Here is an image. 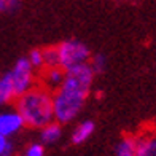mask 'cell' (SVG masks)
Here are the masks:
<instances>
[{
    "mask_svg": "<svg viewBox=\"0 0 156 156\" xmlns=\"http://www.w3.org/2000/svg\"><path fill=\"white\" fill-rule=\"evenodd\" d=\"M19 0H0V13H11L18 10Z\"/></svg>",
    "mask_w": 156,
    "mask_h": 156,
    "instance_id": "obj_17",
    "label": "cell"
},
{
    "mask_svg": "<svg viewBox=\"0 0 156 156\" xmlns=\"http://www.w3.org/2000/svg\"><path fill=\"white\" fill-rule=\"evenodd\" d=\"M43 61H45V69L46 67H59V58H58L56 46L43 48Z\"/></svg>",
    "mask_w": 156,
    "mask_h": 156,
    "instance_id": "obj_13",
    "label": "cell"
},
{
    "mask_svg": "<svg viewBox=\"0 0 156 156\" xmlns=\"http://www.w3.org/2000/svg\"><path fill=\"white\" fill-rule=\"evenodd\" d=\"M59 58V67L62 70H72L80 66H86L91 59L89 48L78 40H64L62 43L56 46Z\"/></svg>",
    "mask_w": 156,
    "mask_h": 156,
    "instance_id": "obj_3",
    "label": "cell"
},
{
    "mask_svg": "<svg viewBox=\"0 0 156 156\" xmlns=\"http://www.w3.org/2000/svg\"><path fill=\"white\" fill-rule=\"evenodd\" d=\"M24 156H45V145L41 142H34L26 148Z\"/></svg>",
    "mask_w": 156,
    "mask_h": 156,
    "instance_id": "obj_15",
    "label": "cell"
},
{
    "mask_svg": "<svg viewBox=\"0 0 156 156\" xmlns=\"http://www.w3.org/2000/svg\"><path fill=\"white\" fill-rule=\"evenodd\" d=\"M26 59H27V62L30 64V67H32V69H34L37 73H40L41 70L45 69L43 49H40V48H35V49H32V51L26 56Z\"/></svg>",
    "mask_w": 156,
    "mask_h": 156,
    "instance_id": "obj_12",
    "label": "cell"
},
{
    "mask_svg": "<svg viewBox=\"0 0 156 156\" xmlns=\"http://www.w3.org/2000/svg\"><path fill=\"white\" fill-rule=\"evenodd\" d=\"M93 81L94 72L91 70L89 64L67 70L62 84L53 93L54 121L59 124L73 121L91 93Z\"/></svg>",
    "mask_w": 156,
    "mask_h": 156,
    "instance_id": "obj_1",
    "label": "cell"
},
{
    "mask_svg": "<svg viewBox=\"0 0 156 156\" xmlns=\"http://www.w3.org/2000/svg\"><path fill=\"white\" fill-rule=\"evenodd\" d=\"M16 93L15 88H13V81L10 73L6 72L5 75L0 76V107H5V105L11 104L13 101H16Z\"/></svg>",
    "mask_w": 156,
    "mask_h": 156,
    "instance_id": "obj_8",
    "label": "cell"
},
{
    "mask_svg": "<svg viewBox=\"0 0 156 156\" xmlns=\"http://www.w3.org/2000/svg\"><path fill=\"white\" fill-rule=\"evenodd\" d=\"M23 127H24V121L15 108L0 112V134L2 136L10 139L11 136L18 134Z\"/></svg>",
    "mask_w": 156,
    "mask_h": 156,
    "instance_id": "obj_5",
    "label": "cell"
},
{
    "mask_svg": "<svg viewBox=\"0 0 156 156\" xmlns=\"http://www.w3.org/2000/svg\"><path fill=\"white\" fill-rule=\"evenodd\" d=\"M8 73L11 76L13 88H15L16 96L24 94L26 91L32 89L37 84V72L30 67V64L27 62L26 58L18 59Z\"/></svg>",
    "mask_w": 156,
    "mask_h": 156,
    "instance_id": "obj_4",
    "label": "cell"
},
{
    "mask_svg": "<svg viewBox=\"0 0 156 156\" xmlns=\"http://www.w3.org/2000/svg\"><path fill=\"white\" fill-rule=\"evenodd\" d=\"M137 156H156V136L153 134L137 136Z\"/></svg>",
    "mask_w": 156,
    "mask_h": 156,
    "instance_id": "obj_10",
    "label": "cell"
},
{
    "mask_svg": "<svg viewBox=\"0 0 156 156\" xmlns=\"http://www.w3.org/2000/svg\"><path fill=\"white\" fill-rule=\"evenodd\" d=\"M61 136H62V124H59L58 121H53L40 129V142L43 145L56 144L61 139Z\"/></svg>",
    "mask_w": 156,
    "mask_h": 156,
    "instance_id": "obj_9",
    "label": "cell"
},
{
    "mask_svg": "<svg viewBox=\"0 0 156 156\" xmlns=\"http://www.w3.org/2000/svg\"><path fill=\"white\" fill-rule=\"evenodd\" d=\"M94 127H96L94 121H91V119H84V121L78 123L72 131L70 142H72L73 145H80V144H83V142H86L91 136H93Z\"/></svg>",
    "mask_w": 156,
    "mask_h": 156,
    "instance_id": "obj_7",
    "label": "cell"
},
{
    "mask_svg": "<svg viewBox=\"0 0 156 156\" xmlns=\"http://www.w3.org/2000/svg\"><path fill=\"white\" fill-rule=\"evenodd\" d=\"M15 110L23 118L24 126L30 129H41L54 121L53 93L37 83L32 89L16 97Z\"/></svg>",
    "mask_w": 156,
    "mask_h": 156,
    "instance_id": "obj_2",
    "label": "cell"
},
{
    "mask_svg": "<svg viewBox=\"0 0 156 156\" xmlns=\"http://www.w3.org/2000/svg\"><path fill=\"white\" fill-rule=\"evenodd\" d=\"M64 76H66V70H62L61 67H46L38 73V84L54 93L62 84Z\"/></svg>",
    "mask_w": 156,
    "mask_h": 156,
    "instance_id": "obj_6",
    "label": "cell"
},
{
    "mask_svg": "<svg viewBox=\"0 0 156 156\" xmlns=\"http://www.w3.org/2000/svg\"><path fill=\"white\" fill-rule=\"evenodd\" d=\"M13 144L8 137H5L0 134V156H11L13 154Z\"/></svg>",
    "mask_w": 156,
    "mask_h": 156,
    "instance_id": "obj_16",
    "label": "cell"
},
{
    "mask_svg": "<svg viewBox=\"0 0 156 156\" xmlns=\"http://www.w3.org/2000/svg\"><path fill=\"white\" fill-rule=\"evenodd\" d=\"M105 64H107V59H105L104 54H93V56H91V59H89V67L94 72V75L104 72Z\"/></svg>",
    "mask_w": 156,
    "mask_h": 156,
    "instance_id": "obj_14",
    "label": "cell"
},
{
    "mask_svg": "<svg viewBox=\"0 0 156 156\" xmlns=\"http://www.w3.org/2000/svg\"><path fill=\"white\" fill-rule=\"evenodd\" d=\"M115 156H137V136H124L115 147Z\"/></svg>",
    "mask_w": 156,
    "mask_h": 156,
    "instance_id": "obj_11",
    "label": "cell"
}]
</instances>
